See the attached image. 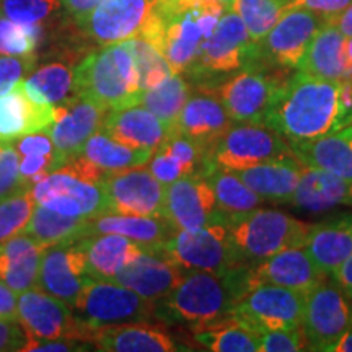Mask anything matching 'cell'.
<instances>
[{
  "mask_svg": "<svg viewBox=\"0 0 352 352\" xmlns=\"http://www.w3.org/2000/svg\"><path fill=\"white\" fill-rule=\"evenodd\" d=\"M263 124L289 142L314 140L346 129L352 124V82L297 70L279 87Z\"/></svg>",
  "mask_w": 352,
  "mask_h": 352,
  "instance_id": "6da1fadb",
  "label": "cell"
},
{
  "mask_svg": "<svg viewBox=\"0 0 352 352\" xmlns=\"http://www.w3.org/2000/svg\"><path fill=\"white\" fill-rule=\"evenodd\" d=\"M245 266L226 272H188L168 297L155 302V314L186 324L192 333L232 320L233 307L245 294Z\"/></svg>",
  "mask_w": 352,
  "mask_h": 352,
  "instance_id": "7a4b0ae2",
  "label": "cell"
},
{
  "mask_svg": "<svg viewBox=\"0 0 352 352\" xmlns=\"http://www.w3.org/2000/svg\"><path fill=\"white\" fill-rule=\"evenodd\" d=\"M226 12L209 6L173 8L160 0L140 36L162 51L173 74H184Z\"/></svg>",
  "mask_w": 352,
  "mask_h": 352,
  "instance_id": "3957f363",
  "label": "cell"
},
{
  "mask_svg": "<svg viewBox=\"0 0 352 352\" xmlns=\"http://www.w3.org/2000/svg\"><path fill=\"white\" fill-rule=\"evenodd\" d=\"M139 91L138 69L126 41L90 51L74 67V95L108 111L135 104Z\"/></svg>",
  "mask_w": 352,
  "mask_h": 352,
  "instance_id": "277c9868",
  "label": "cell"
},
{
  "mask_svg": "<svg viewBox=\"0 0 352 352\" xmlns=\"http://www.w3.org/2000/svg\"><path fill=\"white\" fill-rule=\"evenodd\" d=\"M315 223L274 209H254L228 223L233 245L246 264L305 246Z\"/></svg>",
  "mask_w": 352,
  "mask_h": 352,
  "instance_id": "5b68a950",
  "label": "cell"
},
{
  "mask_svg": "<svg viewBox=\"0 0 352 352\" xmlns=\"http://www.w3.org/2000/svg\"><path fill=\"white\" fill-rule=\"evenodd\" d=\"M160 253L188 272H226L246 264L233 245L228 223L220 219L196 230H178Z\"/></svg>",
  "mask_w": 352,
  "mask_h": 352,
  "instance_id": "8992f818",
  "label": "cell"
},
{
  "mask_svg": "<svg viewBox=\"0 0 352 352\" xmlns=\"http://www.w3.org/2000/svg\"><path fill=\"white\" fill-rule=\"evenodd\" d=\"M290 155L292 151L289 140L271 127L253 122H232L209 147L206 168L212 166L240 171Z\"/></svg>",
  "mask_w": 352,
  "mask_h": 352,
  "instance_id": "52a82bcc",
  "label": "cell"
},
{
  "mask_svg": "<svg viewBox=\"0 0 352 352\" xmlns=\"http://www.w3.org/2000/svg\"><path fill=\"white\" fill-rule=\"evenodd\" d=\"M74 315L87 327L100 329L124 323L151 321L155 314V302L116 280L88 279L80 297L72 307Z\"/></svg>",
  "mask_w": 352,
  "mask_h": 352,
  "instance_id": "ba28073f",
  "label": "cell"
},
{
  "mask_svg": "<svg viewBox=\"0 0 352 352\" xmlns=\"http://www.w3.org/2000/svg\"><path fill=\"white\" fill-rule=\"evenodd\" d=\"M256 63V43L239 15L228 8L220 16L210 36L202 43L195 64L184 74L197 77H219L235 74Z\"/></svg>",
  "mask_w": 352,
  "mask_h": 352,
  "instance_id": "9c48e42d",
  "label": "cell"
},
{
  "mask_svg": "<svg viewBox=\"0 0 352 352\" xmlns=\"http://www.w3.org/2000/svg\"><path fill=\"white\" fill-rule=\"evenodd\" d=\"M16 316L28 340H78L94 344L98 329L87 327L72 308L41 289H30L16 297Z\"/></svg>",
  "mask_w": 352,
  "mask_h": 352,
  "instance_id": "30bf717a",
  "label": "cell"
},
{
  "mask_svg": "<svg viewBox=\"0 0 352 352\" xmlns=\"http://www.w3.org/2000/svg\"><path fill=\"white\" fill-rule=\"evenodd\" d=\"M303 307L305 294L280 285H256L236 300L232 318L241 327L261 334L272 329L302 327Z\"/></svg>",
  "mask_w": 352,
  "mask_h": 352,
  "instance_id": "8fae6325",
  "label": "cell"
},
{
  "mask_svg": "<svg viewBox=\"0 0 352 352\" xmlns=\"http://www.w3.org/2000/svg\"><path fill=\"white\" fill-rule=\"evenodd\" d=\"M285 77L261 69L254 63L233 74L212 90L233 122L263 124L272 100L283 85Z\"/></svg>",
  "mask_w": 352,
  "mask_h": 352,
  "instance_id": "7c38bea8",
  "label": "cell"
},
{
  "mask_svg": "<svg viewBox=\"0 0 352 352\" xmlns=\"http://www.w3.org/2000/svg\"><path fill=\"white\" fill-rule=\"evenodd\" d=\"M352 327V298L340 285L324 277L305 294L302 328L308 349L327 351Z\"/></svg>",
  "mask_w": 352,
  "mask_h": 352,
  "instance_id": "4fadbf2b",
  "label": "cell"
},
{
  "mask_svg": "<svg viewBox=\"0 0 352 352\" xmlns=\"http://www.w3.org/2000/svg\"><path fill=\"white\" fill-rule=\"evenodd\" d=\"M324 21L303 8L285 10L271 32L256 43V63L277 69H296Z\"/></svg>",
  "mask_w": 352,
  "mask_h": 352,
  "instance_id": "5bb4252c",
  "label": "cell"
},
{
  "mask_svg": "<svg viewBox=\"0 0 352 352\" xmlns=\"http://www.w3.org/2000/svg\"><path fill=\"white\" fill-rule=\"evenodd\" d=\"M160 0H101L85 19L77 21L83 36L108 46L140 36Z\"/></svg>",
  "mask_w": 352,
  "mask_h": 352,
  "instance_id": "9a60e30c",
  "label": "cell"
},
{
  "mask_svg": "<svg viewBox=\"0 0 352 352\" xmlns=\"http://www.w3.org/2000/svg\"><path fill=\"white\" fill-rule=\"evenodd\" d=\"M34 201L65 215L96 219L109 212L107 192L95 184L59 168L36 183L32 189Z\"/></svg>",
  "mask_w": 352,
  "mask_h": 352,
  "instance_id": "2e32d148",
  "label": "cell"
},
{
  "mask_svg": "<svg viewBox=\"0 0 352 352\" xmlns=\"http://www.w3.org/2000/svg\"><path fill=\"white\" fill-rule=\"evenodd\" d=\"M108 197V214L164 217L165 186L147 166L120 171L101 183Z\"/></svg>",
  "mask_w": 352,
  "mask_h": 352,
  "instance_id": "e0dca14e",
  "label": "cell"
},
{
  "mask_svg": "<svg viewBox=\"0 0 352 352\" xmlns=\"http://www.w3.org/2000/svg\"><path fill=\"white\" fill-rule=\"evenodd\" d=\"M327 274L316 266L305 246L284 250L261 261L246 264L243 270L245 292L256 285H280L307 294Z\"/></svg>",
  "mask_w": 352,
  "mask_h": 352,
  "instance_id": "ac0fdd59",
  "label": "cell"
},
{
  "mask_svg": "<svg viewBox=\"0 0 352 352\" xmlns=\"http://www.w3.org/2000/svg\"><path fill=\"white\" fill-rule=\"evenodd\" d=\"M54 113L56 121L47 132L54 142L56 155L64 166L80 155L87 140L101 131L108 109L74 95L64 103L54 104Z\"/></svg>",
  "mask_w": 352,
  "mask_h": 352,
  "instance_id": "d6986e66",
  "label": "cell"
},
{
  "mask_svg": "<svg viewBox=\"0 0 352 352\" xmlns=\"http://www.w3.org/2000/svg\"><path fill=\"white\" fill-rule=\"evenodd\" d=\"M217 212L212 184L204 173L176 179L165 186L164 217L178 230H196L212 222Z\"/></svg>",
  "mask_w": 352,
  "mask_h": 352,
  "instance_id": "ffe728a7",
  "label": "cell"
},
{
  "mask_svg": "<svg viewBox=\"0 0 352 352\" xmlns=\"http://www.w3.org/2000/svg\"><path fill=\"white\" fill-rule=\"evenodd\" d=\"M88 279L85 253L78 241L50 246L44 252L38 289L72 307L80 297Z\"/></svg>",
  "mask_w": 352,
  "mask_h": 352,
  "instance_id": "44dd1931",
  "label": "cell"
},
{
  "mask_svg": "<svg viewBox=\"0 0 352 352\" xmlns=\"http://www.w3.org/2000/svg\"><path fill=\"white\" fill-rule=\"evenodd\" d=\"M188 271L160 252H145L114 276L113 280L138 292L151 302L168 297Z\"/></svg>",
  "mask_w": 352,
  "mask_h": 352,
  "instance_id": "7402d4cb",
  "label": "cell"
},
{
  "mask_svg": "<svg viewBox=\"0 0 352 352\" xmlns=\"http://www.w3.org/2000/svg\"><path fill=\"white\" fill-rule=\"evenodd\" d=\"M101 131L122 145L148 152H155L173 132L160 118L140 104L109 109Z\"/></svg>",
  "mask_w": 352,
  "mask_h": 352,
  "instance_id": "603a6c76",
  "label": "cell"
},
{
  "mask_svg": "<svg viewBox=\"0 0 352 352\" xmlns=\"http://www.w3.org/2000/svg\"><path fill=\"white\" fill-rule=\"evenodd\" d=\"M54 121V104L30 98L25 80L0 95V142H13L26 134L47 131Z\"/></svg>",
  "mask_w": 352,
  "mask_h": 352,
  "instance_id": "cb8c5ba5",
  "label": "cell"
},
{
  "mask_svg": "<svg viewBox=\"0 0 352 352\" xmlns=\"http://www.w3.org/2000/svg\"><path fill=\"white\" fill-rule=\"evenodd\" d=\"M206 158L208 147L173 131L152 153L147 168L164 186H168L184 176L202 173L206 168Z\"/></svg>",
  "mask_w": 352,
  "mask_h": 352,
  "instance_id": "d4e9b609",
  "label": "cell"
},
{
  "mask_svg": "<svg viewBox=\"0 0 352 352\" xmlns=\"http://www.w3.org/2000/svg\"><path fill=\"white\" fill-rule=\"evenodd\" d=\"M96 351L104 352H175L182 351L168 329L151 321L100 328L95 334Z\"/></svg>",
  "mask_w": 352,
  "mask_h": 352,
  "instance_id": "484cf974",
  "label": "cell"
},
{
  "mask_svg": "<svg viewBox=\"0 0 352 352\" xmlns=\"http://www.w3.org/2000/svg\"><path fill=\"white\" fill-rule=\"evenodd\" d=\"M289 206L310 214L328 212L340 206L352 208V182L324 170L305 166Z\"/></svg>",
  "mask_w": 352,
  "mask_h": 352,
  "instance_id": "4316f807",
  "label": "cell"
},
{
  "mask_svg": "<svg viewBox=\"0 0 352 352\" xmlns=\"http://www.w3.org/2000/svg\"><path fill=\"white\" fill-rule=\"evenodd\" d=\"M289 144L300 164L352 182V124L323 138Z\"/></svg>",
  "mask_w": 352,
  "mask_h": 352,
  "instance_id": "83f0119b",
  "label": "cell"
},
{
  "mask_svg": "<svg viewBox=\"0 0 352 352\" xmlns=\"http://www.w3.org/2000/svg\"><path fill=\"white\" fill-rule=\"evenodd\" d=\"M87 261V274L91 279L113 280L122 267L140 254L148 252L118 233H96L78 240Z\"/></svg>",
  "mask_w": 352,
  "mask_h": 352,
  "instance_id": "f1b7e54d",
  "label": "cell"
},
{
  "mask_svg": "<svg viewBox=\"0 0 352 352\" xmlns=\"http://www.w3.org/2000/svg\"><path fill=\"white\" fill-rule=\"evenodd\" d=\"M46 250L25 233L0 245V280L15 294L38 287L39 267Z\"/></svg>",
  "mask_w": 352,
  "mask_h": 352,
  "instance_id": "f546056e",
  "label": "cell"
},
{
  "mask_svg": "<svg viewBox=\"0 0 352 352\" xmlns=\"http://www.w3.org/2000/svg\"><path fill=\"white\" fill-rule=\"evenodd\" d=\"M305 165L296 157H284L235 171L248 188H252L264 201L289 204L300 179Z\"/></svg>",
  "mask_w": 352,
  "mask_h": 352,
  "instance_id": "4dcf8cb0",
  "label": "cell"
},
{
  "mask_svg": "<svg viewBox=\"0 0 352 352\" xmlns=\"http://www.w3.org/2000/svg\"><path fill=\"white\" fill-rule=\"evenodd\" d=\"M232 122L217 96L206 94L191 96L186 101L173 131L202 144L209 151L210 145L230 127Z\"/></svg>",
  "mask_w": 352,
  "mask_h": 352,
  "instance_id": "1f68e13d",
  "label": "cell"
},
{
  "mask_svg": "<svg viewBox=\"0 0 352 352\" xmlns=\"http://www.w3.org/2000/svg\"><path fill=\"white\" fill-rule=\"evenodd\" d=\"M344 46L346 36L336 25L328 21L311 39L296 70L329 80H344L347 78Z\"/></svg>",
  "mask_w": 352,
  "mask_h": 352,
  "instance_id": "d6a6232c",
  "label": "cell"
},
{
  "mask_svg": "<svg viewBox=\"0 0 352 352\" xmlns=\"http://www.w3.org/2000/svg\"><path fill=\"white\" fill-rule=\"evenodd\" d=\"M96 233H118L142 245L148 252H160L176 230L165 217L104 214L91 219V235Z\"/></svg>",
  "mask_w": 352,
  "mask_h": 352,
  "instance_id": "836d02e7",
  "label": "cell"
},
{
  "mask_svg": "<svg viewBox=\"0 0 352 352\" xmlns=\"http://www.w3.org/2000/svg\"><path fill=\"white\" fill-rule=\"evenodd\" d=\"M307 253L327 276H331L352 254V215L314 227Z\"/></svg>",
  "mask_w": 352,
  "mask_h": 352,
  "instance_id": "e575fe53",
  "label": "cell"
},
{
  "mask_svg": "<svg viewBox=\"0 0 352 352\" xmlns=\"http://www.w3.org/2000/svg\"><path fill=\"white\" fill-rule=\"evenodd\" d=\"M21 233L32 236L46 248L54 245L76 243L91 235V219L59 214L36 202L32 219Z\"/></svg>",
  "mask_w": 352,
  "mask_h": 352,
  "instance_id": "d590c367",
  "label": "cell"
},
{
  "mask_svg": "<svg viewBox=\"0 0 352 352\" xmlns=\"http://www.w3.org/2000/svg\"><path fill=\"white\" fill-rule=\"evenodd\" d=\"M204 175L208 176L214 189L215 204H217L215 215L223 222L230 223L233 219L252 212L264 201L252 188L246 186L243 179L235 171L208 166L204 170Z\"/></svg>",
  "mask_w": 352,
  "mask_h": 352,
  "instance_id": "8d00e7d4",
  "label": "cell"
},
{
  "mask_svg": "<svg viewBox=\"0 0 352 352\" xmlns=\"http://www.w3.org/2000/svg\"><path fill=\"white\" fill-rule=\"evenodd\" d=\"M152 153L153 152L135 151V148L127 147V145L114 140L104 131H98L87 140L80 155L98 168L107 171L109 176H113L120 171L147 165Z\"/></svg>",
  "mask_w": 352,
  "mask_h": 352,
  "instance_id": "74e56055",
  "label": "cell"
},
{
  "mask_svg": "<svg viewBox=\"0 0 352 352\" xmlns=\"http://www.w3.org/2000/svg\"><path fill=\"white\" fill-rule=\"evenodd\" d=\"M189 95H191V90H189L188 82L182 77V74H173L157 87L140 90L135 104L147 108L173 131L179 113L186 101L191 98Z\"/></svg>",
  "mask_w": 352,
  "mask_h": 352,
  "instance_id": "f35d334b",
  "label": "cell"
},
{
  "mask_svg": "<svg viewBox=\"0 0 352 352\" xmlns=\"http://www.w3.org/2000/svg\"><path fill=\"white\" fill-rule=\"evenodd\" d=\"M25 90L38 103H64L74 96V70L64 63L44 64L25 78Z\"/></svg>",
  "mask_w": 352,
  "mask_h": 352,
  "instance_id": "ab89813d",
  "label": "cell"
},
{
  "mask_svg": "<svg viewBox=\"0 0 352 352\" xmlns=\"http://www.w3.org/2000/svg\"><path fill=\"white\" fill-rule=\"evenodd\" d=\"M196 341L214 352H258L259 334L241 327L239 321L228 320L195 333Z\"/></svg>",
  "mask_w": 352,
  "mask_h": 352,
  "instance_id": "60d3db41",
  "label": "cell"
},
{
  "mask_svg": "<svg viewBox=\"0 0 352 352\" xmlns=\"http://www.w3.org/2000/svg\"><path fill=\"white\" fill-rule=\"evenodd\" d=\"M126 43L134 57L135 69H138L139 90H148V88L157 87L158 83L173 76L168 60L151 41L142 36H135L127 39Z\"/></svg>",
  "mask_w": 352,
  "mask_h": 352,
  "instance_id": "b9f144b4",
  "label": "cell"
},
{
  "mask_svg": "<svg viewBox=\"0 0 352 352\" xmlns=\"http://www.w3.org/2000/svg\"><path fill=\"white\" fill-rule=\"evenodd\" d=\"M287 0H233L230 8L243 21L254 43L271 32L283 16Z\"/></svg>",
  "mask_w": 352,
  "mask_h": 352,
  "instance_id": "7bdbcfd3",
  "label": "cell"
},
{
  "mask_svg": "<svg viewBox=\"0 0 352 352\" xmlns=\"http://www.w3.org/2000/svg\"><path fill=\"white\" fill-rule=\"evenodd\" d=\"M44 34H46L44 25L16 23L0 13V54L2 56L34 54Z\"/></svg>",
  "mask_w": 352,
  "mask_h": 352,
  "instance_id": "ee69618b",
  "label": "cell"
},
{
  "mask_svg": "<svg viewBox=\"0 0 352 352\" xmlns=\"http://www.w3.org/2000/svg\"><path fill=\"white\" fill-rule=\"evenodd\" d=\"M34 204L36 201L32 189L3 197L0 202V245L25 230L26 223L32 219Z\"/></svg>",
  "mask_w": 352,
  "mask_h": 352,
  "instance_id": "f6af8a7d",
  "label": "cell"
},
{
  "mask_svg": "<svg viewBox=\"0 0 352 352\" xmlns=\"http://www.w3.org/2000/svg\"><path fill=\"white\" fill-rule=\"evenodd\" d=\"M63 8L60 0H0V13L23 25H44Z\"/></svg>",
  "mask_w": 352,
  "mask_h": 352,
  "instance_id": "bcb514c9",
  "label": "cell"
},
{
  "mask_svg": "<svg viewBox=\"0 0 352 352\" xmlns=\"http://www.w3.org/2000/svg\"><path fill=\"white\" fill-rule=\"evenodd\" d=\"M33 189L20 175V153L12 142H0V199Z\"/></svg>",
  "mask_w": 352,
  "mask_h": 352,
  "instance_id": "7dc6e473",
  "label": "cell"
},
{
  "mask_svg": "<svg viewBox=\"0 0 352 352\" xmlns=\"http://www.w3.org/2000/svg\"><path fill=\"white\" fill-rule=\"evenodd\" d=\"M307 349L308 340L302 327L272 329L259 334L258 352H298Z\"/></svg>",
  "mask_w": 352,
  "mask_h": 352,
  "instance_id": "c3c4849f",
  "label": "cell"
},
{
  "mask_svg": "<svg viewBox=\"0 0 352 352\" xmlns=\"http://www.w3.org/2000/svg\"><path fill=\"white\" fill-rule=\"evenodd\" d=\"M38 63L36 54L2 56L0 54V95L10 91L16 83L25 80Z\"/></svg>",
  "mask_w": 352,
  "mask_h": 352,
  "instance_id": "681fc988",
  "label": "cell"
},
{
  "mask_svg": "<svg viewBox=\"0 0 352 352\" xmlns=\"http://www.w3.org/2000/svg\"><path fill=\"white\" fill-rule=\"evenodd\" d=\"M352 3V0H289L285 3V10L292 8H303V10L314 12L321 16L324 21H331L336 19Z\"/></svg>",
  "mask_w": 352,
  "mask_h": 352,
  "instance_id": "f907efd6",
  "label": "cell"
},
{
  "mask_svg": "<svg viewBox=\"0 0 352 352\" xmlns=\"http://www.w3.org/2000/svg\"><path fill=\"white\" fill-rule=\"evenodd\" d=\"M12 144L21 157L30 155V153H43V155L56 153L54 142H52L47 131H38L33 132V134H26L23 138L13 140Z\"/></svg>",
  "mask_w": 352,
  "mask_h": 352,
  "instance_id": "816d5d0a",
  "label": "cell"
},
{
  "mask_svg": "<svg viewBox=\"0 0 352 352\" xmlns=\"http://www.w3.org/2000/svg\"><path fill=\"white\" fill-rule=\"evenodd\" d=\"M28 336L19 321L0 318V351H23Z\"/></svg>",
  "mask_w": 352,
  "mask_h": 352,
  "instance_id": "f5cc1de1",
  "label": "cell"
},
{
  "mask_svg": "<svg viewBox=\"0 0 352 352\" xmlns=\"http://www.w3.org/2000/svg\"><path fill=\"white\" fill-rule=\"evenodd\" d=\"M96 351L91 342L78 340H52V341H34L28 340L23 351L36 352H76V351Z\"/></svg>",
  "mask_w": 352,
  "mask_h": 352,
  "instance_id": "db71d44e",
  "label": "cell"
},
{
  "mask_svg": "<svg viewBox=\"0 0 352 352\" xmlns=\"http://www.w3.org/2000/svg\"><path fill=\"white\" fill-rule=\"evenodd\" d=\"M100 2L101 0H60L65 13H67L76 23L85 19L88 13L94 10Z\"/></svg>",
  "mask_w": 352,
  "mask_h": 352,
  "instance_id": "11a10c76",
  "label": "cell"
},
{
  "mask_svg": "<svg viewBox=\"0 0 352 352\" xmlns=\"http://www.w3.org/2000/svg\"><path fill=\"white\" fill-rule=\"evenodd\" d=\"M0 318L19 321L16 316V294L0 280Z\"/></svg>",
  "mask_w": 352,
  "mask_h": 352,
  "instance_id": "9f6ffc18",
  "label": "cell"
},
{
  "mask_svg": "<svg viewBox=\"0 0 352 352\" xmlns=\"http://www.w3.org/2000/svg\"><path fill=\"white\" fill-rule=\"evenodd\" d=\"M329 277L352 298V254Z\"/></svg>",
  "mask_w": 352,
  "mask_h": 352,
  "instance_id": "6f0895ef",
  "label": "cell"
},
{
  "mask_svg": "<svg viewBox=\"0 0 352 352\" xmlns=\"http://www.w3.org/2000/svg\"><path fill=\"white\" fill-rule=\"evenodd\" d=\"M166 6L173 8H191L199 6H209V7H219L223 10H228L232 6L233 0H164Z\"/></svg>",
  "mask_w": 352,
  "mask_h": 352,
  "instance_id": "680465c9",
  "label": "cell"
},
{
  "mask_svg": "<svg viewBox=\"0 0 352 352\" xmlns=\"http://www.w3.org/2000/svg\"><path fill=\"white\" fill-rule=\"evenodd\" d=\"M329 23L336 25L346 38H352V3Z\"/></svg>",
  "mask_w": 352,
  "mask_h": 352,
  "instance_id": "91938a15",
  "label": "cell"
},
{
  "mask_svg": "<svg viewBox=\"0 0 352 352\" xmlns=\"http://www.w3.org/2000/svg\"><path fill=\"white\" fill-rule=\"evenodd\" d=\"M328 352H352V327L329 346Z\"/></svg>",
  "mask_w": 352,
  "mask_h": 352,
  "instance_id": "94428289",
  "label": "cell"
},
{
  "mask_svg": "<svg viewBox=\"0 0 352 352\" xmlns=\"http://www.w3.org/2000/svg\"><path fill=\"white\" fill-rule=\"evenodd\" d=\"M344 56H346V69H347V78H349V80L352 82V38H346Z\"/></svg>",
  "mask_w": 352,
  "mask_h": 352,
  "instance_id": "6125c7cd",
  "label": "cell"
},
{
  "mask_svg": "<svg viewBox=\"0 0 352 352\" xmlns=\"http://www.w3.org/2000/svg\"><path fill=\"white\" fill-rule=\"evenodd\" d=\"M287 2H289V0H287Z\"/></svg>",
  "mask_w": 352,
  "mask_h": 352,
  "instance_id": "be15d7a7",
  "label": "cell"
}]
</instances>
